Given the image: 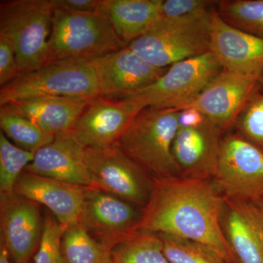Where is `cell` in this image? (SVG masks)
I'll return each instance as SVG.
<instances>
[{
	"label": "cell",
	"mask_w": 263,
	"mask_h": 263,
	"mask_svg": "<svg viewBox=\"0 0 263 263\" xmlns=\"http://www.w3.org/2000/svg\"><path fill=\"white\" fill-rule=\"evenodd\" d=\"M224 205V197L212 179H154L138 231L194 240L210 247L227 263H236L221 228Z\"/></svg>",
	"instance_id": "1"
},
{
	"label": "cell",
	"mask_w": 263,
	"mask_h": 263,
	"mask_svg": "<svg viewBox=\"0 0 263 263\" xmlns=\"http://www.w3.org/2000/svg\"><path fill=\"white\" fill-rule=\"evenodd\" d=\"M179 110L146 107L133 118L117 145L153 179L180 176L173 155Z\"/></svg>",
	"instance_id": "2"
},
{
	"label": "cell",
	"mask_w": 263,
	"mask_h": 263,
	"mask_svg": "<svg viewBox=\"0 0 263 263\" xmlns=\"http://www.w3.org/2000/svg\"><path fill=\"white\" fill-rule=\"evenodd\" d=\"M100 96L98 79L91 60L64 59L20 74L1 86L0 105L42 97L92 100Z\"/></svg>",
	"instance_id": "3"
},
{
	"label": "cell",
	"mask_w": 263,
	"mask_h": 263,
	"mask_svg": "<svg viewBox=\"0 0 263 263\" xmlns=\"http://www.w3.org/2000/svg\"><path fill=\"white\" fill-rule=\"evenodd\" d=\"M53 0H4L0 3V36L14 50L21 74L48 63Z\"/></svg>",
	"instance_id": "4"
},
{
	"label": "cell",
	"mask_w": 263,
	"mask_h": 263,
	"mask_svg": "<svg viewBox=\"0 0 263 263\" xmlns=\"http://www.w3.org/2000/svg\"><path fill=\"white\" fill-rule=\"evenodd\" d=\"M126 47L105 15L55 8L48 62L70 58L91 60Z\"/></svg>",
	"instance_id": "5"
},
{
	"label": "cell",
	"mask_w": 263,
	"mask_h": 263,
	"mask_svg": "<svg viewBox=\"0 0 263 263\" xmlns=\"http://www.w3.org/2000/svg\"><path fill=\"white\" fill-rule=\"evenodd\" d=\"M223 69L210 51L170 66L153 84L117 100L141 108L176 110L187 106Z\"/></svg>",
	"instance_id": "6"
},
{
	"label": "cell",
	"mask_w": 263,
	"mask_h": 263,
	"mask_svg": "<svg viewBox=\"0 0 263 263\" xmlns=\"http://www.w3.org/2000/svg\"><path fill=\"white\" fill-rule=\"evenodd\" d=\"M212 18L173 21L161 17L148 32L127 47L156 67H169L209 52Z\"/></svg>",
	"instance_id": "7"
},
{
	"label": "cell",
	"mask_w": 263,
	"mask_h": 263,
	"mask_svg": "<svg viewBox=\"0 0 263 263\" xmlns=\"http://www.w3.org/2000/svg\"><path fill=\"white\" fill-rule=\"evenodd\" d=\"M213 180L224 197L263 208V150L238 133L228 134Z\"/></svg>",
	"instance_id": "8"
},
{
	"label": "cell",
	"mask_w": 263,
	"mask_h": 263,
	"mask_svg": "<svg viewBox=\"0 0 263 263\" xmlns=\"http://www.w3.org/2000/svg\"><path fill=\"white\" fill-rule=\"evenodd\" d=\"M86 160L92 186L141 209L146 205L154 179L117 143L86 148Z\"/></svg>",
	"instance_id": "9"
},
{
	"label": "cell",
	"mask_w": 263,
	"mask_h": 263,
	"mask_svg": "<svg viewBox=\"0 0 263 263\" xmlns=\"http://www.w3.org/2000/svg\"><path fill=\"white\" fill-rule=\"evenodd\" d=\"M143 209L95 186L86 187L79 222L109 251L138 232Z\"/></svg>",
	"instance_id": "10"
},
{
	"label": "cell",
	"mask_w": 263,
	"mask_h": 263,
	"mask_svg": "<svg viewBox=\"0 0 263 263\" xmlns=\"http://www.w3.org/2000/svg\"><path fill=\"white\" fill-rule=\"evenodd\" d=\"M263 73L242 74L222 70L185 108L200 110L221 132L237 118L260 82ZM182 108V109H183Z\"/></svg>",
	"instance_id": "11"
},
{
	"label": "cell",
	"mask_w": 263,
	"mask_h": 263,
	"mask_svg": "<svg viewBox=\"0 0 263 263\" xmlns=\"http://www.w3.org/2000/svg\"><path fill=\"white\" fill-rule=\"evenodd\" d=\"M90 60L96 72L100 96L112 100L149 86L168 69L148 63L128 47Z\"/></svg>",
	"instance_id": "12"
},
{
	"label": "cell",
	"mask_w": 263,
	"mask_h": 263,
	"mask_svg": "<svg viewBox=\"0 0 263 263\" xmlns=\"http://www.w3.org/2000/svg\"><path fill=\"white\" fill-rule=\"evenodd\" d=\"M143 108L98 97L91 100L69 133L85 148L116 144Z\"/></svg>",
	"instance_id": "13"
},
{
	"label": "cell",
	"mask_w": 263,
	"mask_h": 263,
	"mask_svg": "<svg viewBox=\"0 0 263 263\" xmlns=\"http://www.w3.org/2000/svg\"><path fill=\"white\" fill-rule=\"evenodd\" d=\"M43 223L39 204L15 195H1L2 245L15 263H28L39 247Z\"/></svg>",
	"instance_id": "14"
},
{
	"label": "cell",
	"mask_w": 263,
	"mask_h": 263,
	"mask_svg": "<svg viewBox=\"0 0 263 263\" xmlns=\"http://www.w3.org/2000/svg\"><path fill=\"white\" fill-rule=\"evenodd\" d=\"M209 51L223 70L263 73V39L227 23L216 10L211 22Z\"/></svg>",
	"instance_id": "15"
},
{
	"label": "cell",
	"mask_w": 263,
	"mask_h": 263,
	"mask_svg": "<svg viewBox=\"0 0 263 263\" xmlns=\"http://www.w3.org/2000/svg\"><path fill=\"white\" fill-rule=\"evenodd\" d=\"M221 133V129L209 119L195 127H179L173 155L180 176L213 179L222 139Z\"/></svg>",
	"instance_id": "16"
},
{
	"label": "cell",
	"mask_w": 263,
	"mask_h": 263,
	"mask_svg": "<svg viewBox=\"0 0 263 263\" xmlns=\"http://www.w3.org/2000/svg\"><path fill=\"white\" fill-rule=\"evenodd\" d=\"M24 172L83 187L92 186L86 148L69 133L55 136L51 143L38 150Z\"/></svg>",
	"instance_id": "17"
},
{
	"label": "cell",
	"mask_w": 263,
	"mask_h": 263,
	"mask_svg": "<svg viewBox=\"0 0 263 263\" xmlns=\"http://www.w3.org/2000/svg\"><path fill=\"white\" fill-rule=\"evenodd\" d=\"M221 228L236 263H263L261 208L224 197Z\"/></svg>",
	"instance_id": "18"
},
{
	"label": "cell",
	"mask_w": 263,
	"mask_h": 263,
	"mask_svg": "<svg viewBox=\"0 0 263 263\" xmlns=\"http://www.w3.org/2000/svg\"><path fill=\"white\" fill-rule=\"evenodd\" d=\"M86 189L23 172L15 183L14 194L44 205L58 221L68 226L79 222Z\"/></svg>",
	"instance_id": "19"
},
{
	"label": "cell",
	"mask_w": 263,
	"mask_h": 263,
	"mask_svg": "<svg viewBox=\"0 0 263 263\" xmlns=\"http://www.w3.org/2000/svg\"><path fill=\"white\" fill-rule=\"evenodd\" d=\"M91 100L42 97L24 99L10 103L43 131L57 136L69 133L72 129Z\"/></svg>",
	"instance_id": "20"
},
{
	"label": "cell",
	"mask_w": 263,
	"mask_h": 263,
	"mask_svg": "<svg viewBox=\"0 0 263 263\" xmlns=\"http://www.w3.org/2000/svg\"><path fill=\"white\" fill-rule=\"evenodd\" d=\"M163 0H102L100 13L126 46L148 32L162 17Z\"/></svg>",
	"instance_id": "21"
},
{
	"label": "cell",
	"mask_w": 263,
	"mask_h": 263,
	"mask_svg": "<svg viewBox=\"0 0 263 263\" xmlns=\"http://www.w3.org/2000/svg\"><path fill=\"white\" fill-rule=\"evenodd\" d=\"M0 127L15 146L35 154L54 140L55 136L43 131L37 124L17 110L11 103L0 108Z\"/></svg>",
	"instance_id": "22"
},
{
	"label": "cell",
	"mask_w": 263,
	"mask_h": 263,
	"mask_svg": "<svg viewBox=\"0 0 263 263\" xmlns=\"http://www.w3.org/2000/svg\"><path fill=\"white\" fill-rule=\"evenodd\" d=\"M61 249L64 263H111L110 251L93 238L79 222L67 226Z\"/></svg>",
	"instance_id": "23"
},
{
	"label": "cell",
	"mask_w": 263,
	"mask_h": 263,
	"mask_svg": "<svg viewBox=\"0 0 263 263\" xmlns=\"http://www.w3.org/2000/svg\"><path fill=\"white\" fill-rule=\"evenodd\" d=\"M111 263H171L157 233L138 231L110 251Z\"/></svg>",
	"instance_id": "24"
},
{
	"label": "cell",
	"mask_w": 263,
	"mask_h": 263,
	"mask_svg": "<svg viewBox=\"0 0 263 263\" xmlns=\"http://www.w3.org/2000/svg\"><path fill=\"white\" fill-rule=\"evenodd\" d=\"M216 11L224 22L263 39V0L218 1Z\"/></svg>",
	"instance_id": "25"
},
{
	"label": "cell",
	"mask_w": 263,
	"mask_h": 263,
	"mask_svg": "<svg viewBox=\"0 0 263 263\" xmlns=\"http://www.w3.org/2000/svg\"><path fill=\"white\" fill-rule=\"evenodd\" d=\"M164 255L171 263H227L206 245L176 235L157 233Z\"/></svg>",
	"instance_id": "26"
},
{
	"label": "cell",
	"mask_w": 263,
	"mask_h": 263,
	"mask_svg": "<svg viewBox=\"0 0 263 263\" xmlns=\"http://www.w3.org/2000/svg\"><path fill=\"white\" fill-rule=\"evenodd\" d=\"M34 153L12 144L4 133H0V193H14L15 183L27 166L34 160Z\"/></svg>",
	"instance_id": "27"
},
{
	"label": "cell",
	"mask_w": 263,
	"mask_h": 263,
	"mask_svg": "<svg viewBox=\"0 0 263 263\" xmlns=\"http://www.w3.org/2000/svg\"><path fill=\"white\" fill-rule=\"evenodd\" d=\"M237 133L263 150V84L259 82L235 122Z\"/></svg>",
	"instance_id": "28"
},
{
	"label": "cell",
	"mask_w": 263,
	"mask_h": 263,
	"mask_svg": "<svg viewBox=\"0 0 263 263\" xmlns=\"http://www.w3.org/2000/svg\"><path fill=\"white\" fill-rule=\"evenodd\" d=\"M67 226L54 216L47 214L44 219L42 238L34 256V263H64L61 242Z\"/></svg>",
	"instance_id": "29"
},
{
	"label": "cell",
	"mask_w": 263,
	"mask_h": 263,
	"mask_svg": "<svg viewBox=\"0 0 263 263\" xmlns=\"http://www.w3.org/2000/svg\"><path fill=\"white\" fill-rule=\"evenodd\" d=\"M207 0H166L162 3V18L173 21H199L212 18V5Z\"/></svg>",
	"instance_id": "30"
},
{
	"label": "cell",
	"mask_w": 263,
	"mask_h": 263,
	"mask_svg": "<svg viewBox=\"0 0 263 263\" xmlns=\"http://www.w3.org/2000/svg\"><path fill=\"white\" fill-rule=\"evenodd\" d=\"M20 74L13 46L6 38L0 36V85L4 86Z\"/></svg>",
	"instance_id": "31"
},
{
	"label": "cell",
	"mask_w": 263,
	"mask_h": 263,
	"mask_svg": "<svg viewBox=\"0 0 263 263\" xmlns=\"http://www.w3.org/2000/svg\"><path fill=\"white\" fill-rule=\"evenodd\" d=\"M55 8L78 13H100L102 0H53Z\"/></svg>",
	"instance_id": "32"
},
{
	"label": "cell",
	"mask_w": 263,
	"mask_h": 263,
	"mask_svg": "<svg viewBox=\"0 0 263 263\" xmlns=\"http://www.w3.org/2000/svg\"><path fill=\"white\" fill-rule=\"evenodd\" d=\"M208 119L203 114L197 109H181L179 112V127H195L206 122Z\"/></svg>",
	"instance_id": "33"
},
{
	"label": "cell",
	"mask_w": 263,
	"mask_h": 263,
	"mask_svg": "<svg viewBox=\"0 0 263 263\" xmlns=\"http://www.w3.org/2000/svg\"><path fill=\"white\" fill-rule=\"evenodd\" d=\"M0 263H13L10 260V254L6 247L1 243L0 250Z\"/></svg>",
	"instance_id": "34"
},
{
	"label": "cell",
	"mask_w": 263,
	"mask_h": 263,
	"mask_svg": "<svg viewBox=\"0 0 263 263\" xmlns=\"http://www.w3.org/2000/svg\"><path fill=\"white\" fill-rule=\"evenodd\" d=\"M261 82H262L263 84V75H262V79H261Z\"/></svg>",
	"instance_id": "35"
},
{
	"label": "cell",
	"mask_w": 263,
	"mask_h": 263,
	"mask_svg": "<svg viewBox=\"0 0 263 263\" xmlns=\"http://www.w3.org/2000/svg\"><path fill=\"white\" fill-rule=\"evenodd\" d=\"M261 209H262V214H263V208H261Z\"/></svg>",
	"instance_id": "36"
}]
</instances>
